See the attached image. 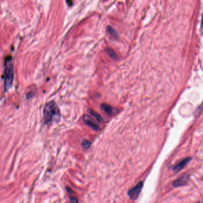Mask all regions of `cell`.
<instances>
[{"label": "cell", "instance_id": "cell-12", "mask_svg": "<svg viewBox=\"0 0 203 203\" xmlns=\"http://www.w3.org/2000/svg\"><path fill=\"white\" fill-rule=\"evenodd\" d=\"M70 201L71 203H78V200L75 196H71L70 198Z\"/></svg>", "mask_w": 203, "mask_h": 203}, {"label": "cell", "instance_id": "cell-8", "mask_svg": "<svg viewBox=\"0 0 203 203\" xmlns=\"http://www.w3.org/2000/svg\"><path fill=\"white\" fill-rule=\"evenodd\" d=\"M89 113L91 114V115H92L94 117L96 118V119H97L98 121L99 122H102V117L98 114L96 112H95V111H93V110L89 109Z\"/></svg>", "mask_w": 203, "mask_h": 203}, {"label": "cell", "instance_id": "cell-2", "mask_svg": "<svg viewBox=\"0 0 203 203\" xmlns=\"http://www.w3.org/2000/svg\"><path fill=\"white\" fill-rule=\"evenodd\" d=\"M14 67L12 59L9 56L5 60V69L4 71V88L5 92L11 87L14 79Z\"/></svg>", "mask_w": 203, "mask_h": 203}, {"label": "cell", "instance_id": "cell-4", "mask_svg": "<svg viewBox=\"0 0 203 203\" xmlns=\"http://www.w3.org/2000/svg\"><path fill=\"white\" fill-rule=\"evenodd\" d=\"M191 158H190V157H187V158L183 159L182 160L179 161L178 163H177L176 165L173 166V170L175 172H179L180 170H181L189 161H191Z\"/></svg>", "mask_w": 203, "mask_h": 203}, {"label": "cell", "instance_id": "cell-11", "mask_svg": "<svg viewBox=\"0 0 203 203\" xmlns=\"http://www.w3.org/2000/svg\"><path fill=\"white\" fill-rule=\"evenodd\" d=\"M108 32L110 33V35H113L114 36H116V32L112 28L108 27Z\"/></svg>", "mask_w": 203, "mask_h": 203}, {"label": "cell", "instance_id": "cell-3", "mask_svg": "<svg viewBox=\"0 0 203 203\" xmlns=\"http://www.w3.org/2000/svg\"><path fill=\"white\" fill-rule=\"evenodd\" d=\"M143 186V182H140L136 186H135L131 189L129 190V191L128 192V195L129 196V197L132 200L136 199L139 195L142 189Z\"/></svg>", "mask_w": 203, "mask_h": 203}, {"label": "cell", "instance_id": "cell-10", "mask_svg": "<svg viewBox=\"0 0 203 203\" xmlns=\"http://www.w3.org/2000/svg\"><path fill=\"white\" fill-rule=\"evenodd\" d=\"M106 51L107 53L110 56V57H111V58H115V59L117 58V56H116V54H115V52L112 49L106 48Z\"/></svg>", "mask_w": 203, "mask_h": 203}, {"label": "cell", "instance_id": "cell-9", "mask_svg": "<svg viewBox=\"0 0 203 203\" xmlns=\"http://www.w3.org/2000/svg\"><path fill=\"white\" fill-rule=\"evenodd\" d=\"M81 145L83 148L88 149L91 145V142L87 140H84L81 143Z\"/></svg>", "mask_w": 203, "mask_h": 203}, {"label": "cell", "instance_id": "cell-1", "mask_svg": "<svg viewBox=\"0 0 203 203\" xmlns=\"http://www.w3.org/2000/svg\"><path fill=\"white\" fill-rule=\"evenodd\" d=\"M43 116L45 122L47 124L59 120L60 118V111L55 101H51L45 105Z\"/></svg>", "mask_w": 203, "mask_h": 203}, {"label": "cell", "instance_id": "cell-7", "mask_svg": "<svg viewBox=\"0 0 203 203\" xmlns=\"http://www.w3.org/2000/svg\"><path fill=\"white\" fill-rule=\"evenodd\" d=\"M101 108L103 109V111H105L106 113H108V114H111L112 113L113 111V108L111 107L108 104H103L101 105Z\"/></svg>", "mask_w": 203, "mask_h": 203}, {"label": "cell", "instance_id": "cell-13", "mask_svg": "<svg viewBox=\"0 0 203 203\" xmlns=\"http://www.w3.org/2000/svg\"><path fill=\"white\" fill-rule=\"evenodd\" d=\"M197 203H201L200 202H197Z\"/></svg>", "mask_w": 203, "mask_h": 203}, {"label": "cell", "instance_id": "cell-6", "mask_svg": "<svg viewBox=\"0 0 203 203\" xmlns=\"http://www.w3.org/2000/svg\"><path fill=\"white\" fill-rule=\"evenodd\" d=\"M84 122L87 124V125L93 129L94 130H98L100 129L99 126H98L97 124H96L94 122H93L92 120H91V119L89 116H85L84 117Z\"/></svg>", "mask_w": 203, "mask_h": 203}, {"label": "cell", "instance_id": "cell-5", "mask_svg": "<svg viewBox=\"0 0 203 203\" xmlns=\"http://www.w3.org/2000/svg\"><path fill=\"white\" fill-rule=\"evenodd\" d=\"M189 179V177L187 175H184L181 178L176 179L173 182V185L175 187H179L184 186L187 184V183Z\"/></svg>", "mask_w": 203, "mask_h": 203}]
</instances>
